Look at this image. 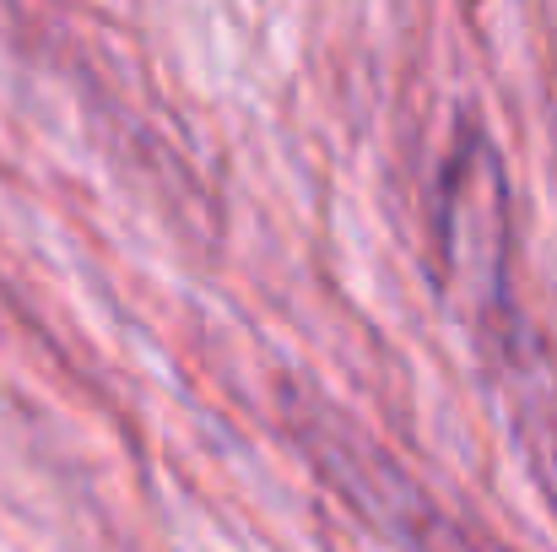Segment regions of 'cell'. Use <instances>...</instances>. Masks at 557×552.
Wrapping results in <instances>:
<instances>
[{"instance_id": "1", "label": "cell", "mask_w": 557, "mask_h": 552, "mask_svg": "<svg viewBox=\"0 0 557 552\" xmlns=\"http://www.w3.org/2000/svg\"><path fill=\"white\" fill-rule=\"evenodd\" d=\"M325 466L342 477V488L395 537L400 552H493L476 531H466L455 515H444L422 488H411L379 450L352 444L347 433H325Z\"/></svg>"}]
</instances>
